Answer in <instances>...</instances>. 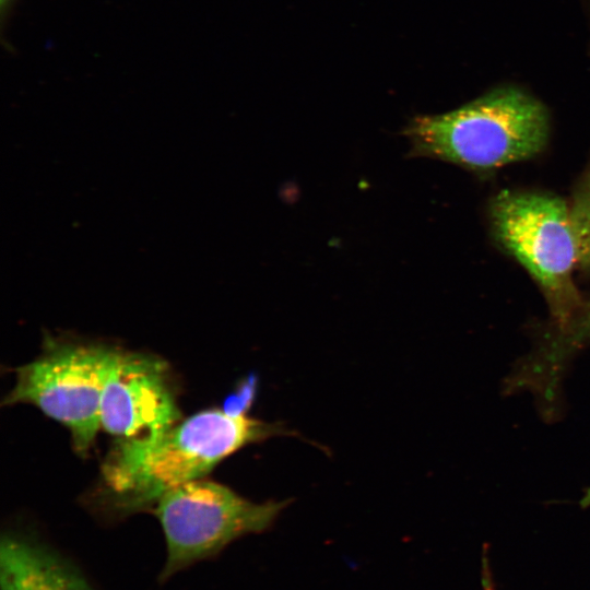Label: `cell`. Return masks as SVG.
<instances>
[{"mask_svg":"<svg viewBox=\"0 0 590 590\" xmlns=\"http://www.w3.org/2000/svg\"><path fill=\"white\" fill-rule=\"evenodd\" d=\"M291 434L279 422L211 409L155 437L115 442L102 468L108 507L117 515L152 508L165 493L204 477L247 445Z\"/></svg>","mask_w":590,"mask_h":590,"instance_id":"1","label":"cell"},{"mask_svg":"<svg viewBox=\"0 0 590 590\" xmlns=\"http://www.w3.org/2000/svg\"><path fill=\"white\" fill-rule=\"evenodd\" d=\"M413 157L492 169L539 154L547 144L545 106L515 86H503L451 111L415 116L403 129Z\"/></svg>","mask_w":590,"mask_h":590,"instance_id":"2","label":"cell"},{"mask_svg":"<svg viewBox=\"0 0 590 590\" xmlns=\"http://www.w3.org/2000/svg\"><path fill=\"white\" fill-rule=\"evenodd\" d=\"M496 240L541 287L554 321L563 330L586 302L573 282L578 246L569 204L550 192L499 191L489 203Z\"/></svg>","mask_w":590,"mask_h":590,"instance_id":"3","label":"cell"},{"mask_svg":"<svg viewBox=\"0 0 590 590\" xmlns=\"http://www.w3.org/2000/svg\"><path fill=\"white\" fill-rule=\"evenodd\" d=\"M287 504L253 503L204 477L168 491L152 507L166 542L160 579L217 555L244 535L268 530Z\"/></svg>","mask_w":590,"mask_h":590,"instance_id":"4","label":"cell"},{"mask_svg":"<svg viewBox=\"0 0 590 590\" xmlns=\"http://www.w3.org/2000/svg\"><path fill=\"white\" fill-rule=\"evenodd\" d=\"M117 349L95 342L50 339L34 361L15 369L4 404L30 403L66 426L85 455L98 429L102 392Z\"/></svg>","mask_w":590,"mask_h":590,"instance_id":"5","label":"cell"},{"mask_svg":"<svg viewBox=\"0 0 590 590\" xmlns=\"http://www.w3.org/2000/svg\"><path fill=\"white\" fill-rule=\"evenodd\" d=\"M167 364L157 356L116 350L104 384L101 427L127 442L155 437L181 420Z\"/></svg>","mask_w":590,"mask_h":590,"instance_id":"6","label":"cell"},{"mask_svg":"<svg viewBox=\"0 0 590 590\" xmlns=\"http://www.w3.org/2000/svg\"><path fill=\"white\" fill-rule=\"evenodd\" d=\"M1 590H95L68 560L35 540L2 536Z\"/></svg>","mask_w":590,"mask_h":590,"instance_id":"7","label":"cell"},{"mask_svg":"<svg viewBox=\"0 0 590 590\" xmlns=\"http://www.w3.org/2000/svg\"><path fill=\"white\" fill-rule=\"evenodd\" d=\"M569 210L578 246V266L590 273V163L575 188Z\"/></svg>","mask_w":590,"mask_h":590,"instance_id":"8","label":"cell"},{"mask_svg":"<svg viewBox=\"0 0 590 590\" xmlns=\"http://www.w3.org/2000/svg\"><path fill=\"white\" fill-rule=\"evenodd\" d=\"M255 389L256 382L253 378L244 380L236 391L226 398L223 410L233 415L246 414L253 402Z\"/></svg>","mask_w":590,"mask_h":590,"instance_id":"9","label":"cell"},{"mask_svg":"<svg viewBox=\"0 0 590 590\" xmlns=\"http://www.w3.org/2000/svg\"><path fill=\"white\" fill-rule=\"evenodd\" d=\"M482 580L484 590H495L486 557L483 558Z\"/></svg>","mask_w":590,"mask_h":590,"instance_id":"10","label":"cell"},{"mask_svg":"<svg viewBox=\"0 0 590 590\" xmlns=\"http://www.w3.org/2000/svg\"><path fill=\"white\" fill-rule=\"evenodd\" d=\"M14 1L15 0H0V9H1V14L3 19L5 14L9 12V10L11 9Z\"/></svg>","mask_w":590,"mask_h":590,"instance_id":"11","label":"cell"},{"mask_svg":"<svg viewBox=\"0 0 590 590\" xmlns=\"http://www.w3.org/2000/svg\"><path fill=\"white\" fill-rule=\"evenodd\" d=\"M580 505L586 508L590 506V487L585 491V494L581 497Z\"/></svg>","mask_w":590,"mask_h":590,"instance_id":"12","label":"cell"}]
</instances>
